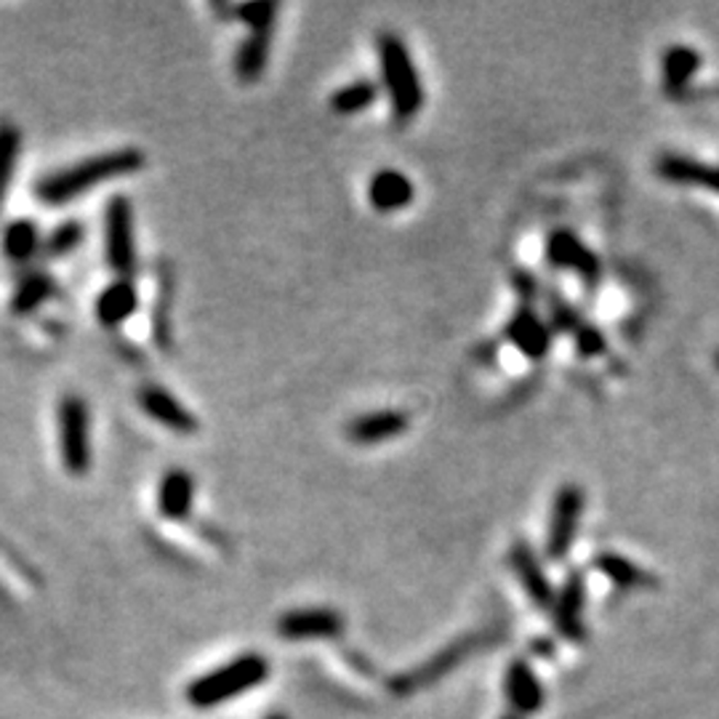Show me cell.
Returning <instances> with one entry per match:
<instances>
[{"label":"cell","mask_w":719,"mask_h":719,"mask_svg":"<svg viewBox=\"0 0 719 719\" xmlns=\"http://www.w3.org/2000/svg\"><path fill=\"white\" fill-rule=\"evenodd\" d=\"M139 309V288L129 277H118L110 286L99 291L97 301H93V314H97L99 325L118 331L125 320H131Z\"/></svg>","instance_id":"obj_14"},{"label":"cell","mask_w":719,"mask_h":719,"mask_svg":"<svg viewBox=\"0 0 719 719\" xmlns=\"http://www.w3.org/2000/svg\"><path fill=\"white\" fill-rule=\"evenodd\" d=\"M195 477L187 469H168L157 483V512L172 522H185L192 515Z\"/></svg>","instance_id":"obj_17"},{"label":"cell","mask_w":719,"mask_h":719,"mask_svg":"<svg viewBox=\"0 0 719 719\" xmlns=\"http://www.w3.org/2000/svg\"><path fill=\"white\" fill-rule=\"evenodd\" d=\"M19 157H22V131L11 120H0V208L5 203L9 187L14 185Z\"/></svg>","instance_id":"obj_25"},{"label":"cell","mask_w":719,"mask_h":719,"mask_svg":"<svg viewBox=\"0 0 719 719\" xmlns=\"http://www.w3.org/2000/svg\"><path fill=\"white\" fill-rule=\"evenodd\" d=\"M59 456L67 475L84 477L91 469V413L80 395H65L56 408Z\"/></svg>","instance_id":"obj_4"},{"label":"cell","mask_w":719,"mask_h":719,"mask_svg":"<svg viewBox=\"0 0 719 719\" xmlns=\"http://www.w3.org/2000/svg\"><path fill=\"white\" fill-rule=\"evenodd\" d=\"M698 65H701V59H698V54L693 52V48L687 46L668 48L664 54V67H661V73H664L666 93L685 91L687 84L693 80V75L698 73Z\"/></svg>","instance_id":"obj_26"},{"label":"cell","mask_w":719,"mask_h":719,"mask_svg":"<svg viewBox=\"0 0 719 719\" xmlns=\"http://www.w3.org/2000/svg\"><path fill=\"white\" fill-rule=\"evenodd\" d=\"M509 565H512L517 582L522 584V589L528 591L531 602L539 610L554 608V589L552 582L546 578L544 565H541L539 554L533 552V546L528 541H515L512 549H509Z\"/></svg>","instance_id":"obj_11"},{"label":"cell","mask_w":719,"mask_h":719,"mask_svg":"<svg viewBox=\"0 0 719 719\" xmlns=\"http://www.w3.org/2000/svg\"><path fill=\"white\" fill-rule=\"evenodd\" d=\"M277 632L286 640H336L344 632V618L331 608L291 610L277 621Z\"/></svg>","instance_id":"obj_10"},{"label":"cell","mask_w":719,"mask_h":719,"mask_svg":"<svg viewBox=\"0 0 719 719\" xmlns=\"http://www.w3.org/2000/svg\"><path fill=\"white\" fill-rule=\"evenodd\" d=\"M273 33L275 27L251 30L248 37L240 43L235 54V75L240 84H256L264 75L269 62V52H273Z\"/></svg>","instance_id":"obj_21"},{"label":"cell","mask_w":719,"mask_h":719,"mask_svg":"<svg viewBox=\"0 0 719 719\" xmlns=\"http://www.w3.org/2000/svg\"><path fill=\"white\" fill-rule=\"evenodd\" d=\"M280 11L277 3H240L235 5V19L248 24V30L275 27V16Z\"/></svg>","instance_id":"obj_30"},{"label":"cell","mask_w":719,"mask_h":719,"mask_svg":"<svg viewBox=\"0 0 719 719\" xmlns=\"http://www.w3.org/2000/svg\"><path fill=\"white\" fill-rule=\"evenodd\" d=\"M573 339H576V352L582 357H599L605 355V350H608V342H605L602 331L591 323H584L582 331H578Z\"/></svg>","instance_id":"obj_31"},{"label":"cell","mask_w":719,"mask_h":719,"mask_svg":"<svg viewBox=\"0 0 719 719\" xmlns=\"http://www.w3.org/2000/svg\"><path fill=\"white\" fill-rule=\"evenodd\" d=\"M595 567L608 578L610 584L621 586V589H648V586H655L653 573L642 571L640 565H634L632 560L621 557V554L602 552L595 557Z\"/></svg>","instance_id":"obj_23"},{"label":"cell","mask_w":719,"mask_h":719,"mask_svg":"<svg viewBox=\"0 0 719 719\" xmlns=\"http://www.w3.org/2000/svg\"><path fill=\"white\" fill-rule=\"evenodd\" d=\"M512 283H515L517 294H520L522 299H526V305L531 307L533 296H535V291H539V286H535V277L531 273H526V269H515Z\"/></svg>","instance_id":"obj_32"},{"label":"cell","mask_w":719,"mask_h":719,"mask_svg":"<svg viewBox=\"0 0 719 719\" xmlns=\"http://www.w3.org/2000/svg\"><path fill=\"white\" fill-rule=\"evenodd\" d=\"M86 226L78 219H67V222L56 224L46 237H43V254L48 258H65L84 245Z\"/></svg>","instance_id":"obj_27"},{"label":"cell","mask_w":719,"mask_h":719,"mask_svg":"<svg viewBox=\"0 0 719 719\" xmlns=\"http://www.w3.org/2000/svg\"><path fill=\"white\" fill-rule=\"evenodd\" d=\"M483 640H485L483 634H469V637H462V640L451 642V645L443 648L438 655H432L427 664H421L419 668H413V672H406L402 677H397L392 683V690L400 693V696H408V693L424 690V687L434 685L440 677H445L447 672L462 666L464 659H469L472 653L479 651V648H483Z\"/></svg>","instance_id":"obj_7"},{"label":"cell","mask_w":719,"mask_h":719,"mask_svg":"<svg viewBox=\"0 0 719 719\" xmlns=\"http://www.w3.org/2000/svg\"><path fill=\"white\" fill-rule=\"evenodd\" d=\"M43 232L33 219H14L3 226L0 235V251L5 262L11 264H30L43 251Z\"/></svg>","instance_id":"obj_20"},{"label":"cell","mask_w":719,"mask_h":719,"mask_svg":"<svg viewBox=\"0 0 719 719\" xmlns=\"http://www.w3.org/2000/svg\"><path fill=\"white\" fill-rule=\"evenodd\" d=\"M504 719H522L520 715H509V717H504Z\"/></svg>","instance_id":"obj_33"},{"label":"cell","mask_w":719,"mask_h":719,"mask_svg":"<svg viewBox=\"0 0 719 719\" xmlns=\"http://www.w3.org/2000/svg\"><path fill=\"white\" fill-rule=\"evenodd\" d=\"M104 258L118 277H134V203L125 195H112L104 206Z\"/></svg>","instance_id":"obj_5"},{"label":"cell","mask_w":719,"mask_h":719,"mask_svg":"<svg viewBox=\"0 0 719 719\" xmlns=\"http://www.w3.org/2000/svg\"><path fill=\"white\" fill-rule=\"evenodd\" d=\"M144 163H147V157L136 147L107 150V153L84 157V161L69 163L65 168L43 174L35 181L33 192L43 206H67L84 198L93 187L139 174Z\"/></svg>","instance_id":"obj_1"},{"label":"cell","mask_w":719,"mask_h":719,"mask_svg":"<svg viewBox=\"0 0 719 719\" xmlns=\"http://www.w3.org/2000/svg\"><path fill=\"white\" fill-rule=\"evenodd\" d=\"M659 174L664 176L666 181H674V185H693V187H706L719 192V168L706 166V163L690 161V157L679 155H666L659 161Z\"/></svg>","instance_id":"obj_22"},{"label":"cell","mask_w":719,"mask_h":719,"mask_svg":"<svg viewBox=\"0 0 719 719\" xmlns=\"http://www.w3.org/2000/svg\"><path fill=\"white\" fill-rule=\"evenodd\" d=\"M416 198L413 181L397 168H381L368 181V203L378 213H397L408 208Z\"/></svg>","instance_id":"obj_16"},{"label":"cell","mask_w":719,"mask_h":719,"mask_svg":"<svg viewBox=\"0 0 719 719\" xmlns=\"http://www.w3.org/2000/svg\"><path fill=\"white\" fill-rule=\"evenodd\" d=\"M586 496L582 485L567 483L557 490L552 504V515H549V533H546V557L554 563H563L571 554L573 541H576L578 522H582Z\"/></svg>","instance_id":"obj_6"},{"label":"cell","mask_w":719,"mask_h":719,"mask_svg":"<svg viewBox=\"0 0 719 719\" xmlns=\"http://www.w3.org/2000/svg\"><path fill=\"white\" fill-rule=\"evenodd\" d=\"M269 719H286V717H280V715H275V717H269Z\"/></svg>","instance_id":"obj_34"},{"label":"cell","mask_w":719,"mask_h":719,"mask_svg":"<svg viewBox=\"0 0 719 719\" xmlns=\"http://www.w3.org/2000/svg\"><path fill=\"white\" fill-rule=\"evenodd\" d=\"M378 62H381V86L392 104V118L397 123H408L424 107V86L406 41L397 33L378 35Z\"/></svg>","instance_id":"obj_2"},{"label":"cell","mask_w":719,"mask_h":719,"mask_svg":"<svg viewBox=\"0 0 719 719\" xmlns=\"http://www.w3.org/2000/svg\"><path fill=\"white\" fill-rule=\"evenodd\" d=\"M153 307V339L161 350H172V320H168V307H172V280L163 275L157 280V296Z\"/></svg>","instance_id":"obj_28"},{"label":"cell","mask_w":719,"mask_h":719,"mask_svg":"<svg viewBox=\"0 0 719 719\" xmlns=\"http://www.w3.org/2000/svg\"><path fill=\"white\" fill-rule=\"evenodd\" d=\"M269 677V664L264 655L248 653L240 655V659L232 661L217 672L206 674V677L195 679L189 685L187 698L189 704L198 706V709H213V706L230 701V698L240 696V693L254 690L256 685H262L264 679Z\"/></svg>","instance_id":"obj_3"},{"label":"cell","mask_w":719,"mask_h":719,"mask_svg":"<svg viewBox=\"0 0 719 719\" xmlns=\"http://www.w3.org/2000/svg\"><path fill=\"white\" fill-rule=\"evenodd\" d=\"M504 333H507V339L512 342L515 350L522 352L528 360L546 357L549 350H552V331H549L546 320H541V314L528 305H522L512 318H509Z\"/></svg>","instance_id":"obj_12"},{"label":"cell","mask_w":719,"mask_h":719,"mask_svg":"<svg viewBox=\"0 0 719 719\" xmlns=\"http://www.w3.org/2000/svg\"><path fill=\"white\" fill-rule=\"evenodd\" d=\"M504 687H507L509 704L515 706L517 715H533V711L541 709L544 704V687H541L539 677L526 661H512L507 668V679H504Z\"/></svg>","instance_id":"obj_19"},{"label":"cell","mask_w":719,"mask_h":719,"mask_svg":"<svg viewBox=\"0 0 719 719\" xmlns=\"http://www.w3.org/2000/svg\"><path fill=\"white\" fill-rule=\"evenodd\" d=\"M56 291V280L46 269H30L16 280L14 291L9 299V312L14 318H27L46 305Z\"/></svg>","instance_id":"obj_18"},{"label":"cell","mask_w":719,"mask_h":719,"mask_svg":"<svg viewBox=\"0 0 719 719\" xmlns=\"http://www.w3.org/2000/svg\"><path fill=\"white\" fill-rule=\"evenodd\" d=\"M549 318H552V323L557 331L571 333V336H576V333L582 331V325L586 323L582 314H578V309L573 307L571 301H565L557 291H549Z\"/></svg>","instance_id":"obj_29"},{"label":"cell","mask_w":719,"mask_h":719,"mask_svg":"<svg viewBox=\"0 0 719 719\" xmlns=\"http://www.w3.org/2000/svg\"><path fill=\"white\" fill-rule=\"evenodd\" d=\"M584 605H586V582L582 571H571L565 578L563 591L554 599V627L567 642H582L586 637L584 627Z\"/></svg>","instance_id":"obj_13"},{"label":"cell","mask_w":719,"mask_h":719,"mask_svg":"<svg viewBox=\"0 0 719 719\" xmlns=\"http://www.w3.org/2000/svg\"><path fill=\"white\" fill-rule=\"evenodd\" d=\"M378 93H381L378 84H374V80L368 78H360L355 84L336 88V91L331 93V99H328V104H331V112H336V115L352 118L368 110V107L378 99Z\"/></svg>","instance_id":"obj_24"},{"label":"cell","mask_w":719,"mask_h":719,"mask_svg":"<svg viewBox=\"0 0 719 719\" xmlns=\"http://www.w3.org/2000/svg\"><path fill=\"white\" fill-rule=\"evenodd\" d=\"M546 262L554 269H571L582 277L584 283L595 286L599 280V258L595 251L584 243L576 232L571 230H554L546 237Z\"/></svg>","instance_id":"obj_8"},{"label":"cell","mask_w":719,"mask_h":719,"mask_svg":"<svg viewBox=\"0 0 719 719\" xmlns=\"http://www.w3.org/2000/svg\"><path fill=\"white\" fill-rule=\"evenodd\" d=\"M408 427H411V419L406 411H374L352 419L346 424V438L355 445H376L400 438L408 432Z\"/></svg>","instance_id":"obj_15"},{"label":"cell","mask_w":719,"mask_h":719,"mask_svg":"<svg viewBox=\"0 0 719 719\" xmlns=\"http://www.w3.org/2000/svg\"><path fill=\"white\" fill-rule=\"evenodd\" d=\"M136 402L150 419L157 421L161 427H166L168 432L185 434L187 438V434H195L200 429L198 419L187 411L185 402L174 392H168L166 387H161V384H144V387H139Z\"/></svg>","instance_id":"obj_9"}]
</instances>
